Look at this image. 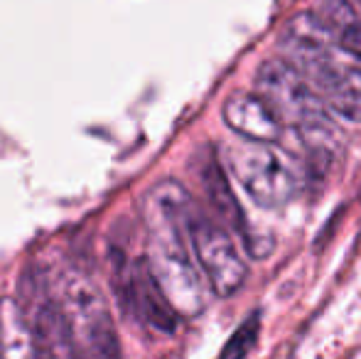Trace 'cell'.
<instances>
[{
  "mask_svg": "<svg viewBox=\"0 0 361 359\" xmlns=\"http://www.w3.org/2000/svg\"><path fill=\"white\" fill-rule=\"evenodd\" d=\"M143 221L147 229V269L172 310L180 317H195L204 310V286L190 256L187 221L197 202L177 180H160L143 197Z\"/></svg>",
  "mask_w": 361,
  "mask_h": 359,
  "instance_id": "obj_1",
  "label": "cell"
},
{
  "mask_svg": "<svg viewBox=\"0 0 361 359\" xmlns=\"http://www.w3.org/2000/svg\"><path fill=\"white\" fill-rule=\"evenodd\" d=\"M226 168L263 209H278L305 192L310 173L302 158L278 143L243 140L226 150Z\"/></svg>",
  "mask_w": 361,
  "mask_h": 359,
  "instance_id": "obj_2",
  "label": "cell"
},
{
  "mask_svg": "<svg viewBox=\"0 0 361 359\" xmlns=\"http://www.w3.org/2000/svg\"><path fill=\"white\" fill-rule=\"evenodd\" d=\"M54 296L72 327L76 352H84L89 359H123L109 305L84 273H64Z\"/></svg>",
  "mask_w": 361,
  "mask_h": 359,
  "instance_id": "obj_3",
  "label": "cell"
},
{
  "mask_svg": "<svg viewBox=\"0 0 361 359\" xmlns=\"http://www.w3.org/2000/svg\"><path fill=\"white\" fill-rule=\"evenodd\" d=\"M256 89L258 96L281 118V123L290 126L293 130L332 118L312 84L283 57L266 59L258 67Z\"/></svg>",
  "mask_w": 361,
  "mask_h": 359,
  "instance_id": "obj_4",
  "label": "cell"
},
{
  "mask_svg": "<svg viewBox=\"0 0 361 359\" xmlns=\"http://www.w3.org/2000/svg\"><path fill=\"white\" fill-rule=\"evenodd\" d=\"M187 239L214 296H236L248 278V266L238 254L233 236L221 224L212 221L200 207H195L187 221Z\"/></svg>",
  "mask_w": 361,
  "mask_h": 359,
  "instance_id": "obj_5",
  "label": "cell"
},
{
  "mask_svg": "<svg viewBox=\"0 0 361 359\" xmlns=\"http://www.w3.org/2000/svg\"><path fill=\"white\" fill-rule=\"evenodd\" d=\"M25 303H20L23 322L37 359H76L74 335L57 296L44 281H25Z\"/></svg>",
  "mask_w": 361,
  "mask_h": 359,
  "instance_id": "obj_6",
  "label": "cell"
},
{
  "mask_svg": "<svg viewBox=\"0 0 361 359\" xmlns=\"http://www.w3.org/2000/svg\"><path fill=\"white\" fill-rule=\"evenodd\" d=\"M278 44H281L283 59L293 64L310 84H314L339 64L337 42L314 13H298L295 18H290Z\"/></svg>",
  "mask_w": 361,
  "mask_h": 359,
  "instance_id": "obj_7",
  "label": "cell"
},
{
  "mask_svg": "<svg viewBox=\"0 0 361 359\" xmlns=\"http://www.w3.org/2000/svg\"><path fill=\"white\" fill-rule=\"evenodd\" d=\"M200 180H202V185H204V192H207V197H209L212 207H214L219 212V217L241 236L248 254H251L253 259H263V256L271 254L273 241L256 239V236L251 234V229H248L246 214H243L236 195H233L231 187H228L224 165L216 160L214 150H207L204 153V160H202V165H200Z\"/></svg>",
  "mask_w": 361,
  "mask_h": 359,
  "instance_id": "obj_8",
  "label": "cell"
},
{
  "mask_svg": "<svg viewBox=\"0 0 361 359\" xmlns=\"http://www.w3.org/2000/svg\"><path fill=\"white\" fill-rule=\"evenodd\" d=\"M123 298H126V305L133 308L135 315H138L145 325H150L152 330L165 332V335H172V332L177 330L180 315L172 310L167 298L162 296V291L157 288L145 259L135 261V264L130 266V271L126 273Z\"/></svg>",
  "mask_w": 361,
  "mask_h": 359,
  "instance_id": "obj_9",
  "label": "cell"
},
{
  "mask_svg": "<svg viewBox=\"0 0 361 359\" xmlns=\"http://www.w3.org/2000/svg\"><path fill=\"white\" fill-rule=\"evenodd\" d=\"M221 116L233 133L253 143H278L286 133V126L273 114L271 106L258 94L248 91H236L228 96L224 101Z\"/></svg>",
  "mask_w": 361,
  "mask_h": 359,
  "instance_id": "obj_10",
  "label": "cell"
},
{
  "mask_svg": "<svg viewBox=\"0 0 361 359\" xmlns=\"http://www.w3.org/2000/svg\"><path fill=\"white\" fill-rule=\"evenodd\" d=\"M322 104L342 118L361 123V67L337 64L312 84Z\"/></svg>",
  "mask_w": 361,
  "mask_h": 359,
  "instance_id": "obj_11",
  "label": "cell"
},
{
  "mask_svg": "<svg viewBox=\"0 0 361 359\" xmlns=\"http://www.w3.org/2000/svg\"><path fill=\"white\" fill-rule=\"evenodd\" d=\"M314 15L329 30L339 52L361 59V13L349 0H319Z\"/></svg>",
  "mask_w": 361,
  "mask_h": 359,
  "instance_id": "obj_12",
  "label": "cell"
},
{
  "mask_svg": "<svg viewBox=\"0 0 361 359\" xmlns=\"http://www.w3.org/2000/svg\"><path fill=\"white\" fill-rule=\"evenodd\" d=\"M258 332H261V312H251L246 320L238 325V330L228 337V342L224 345L221 357L219 359H246L248 352L256 347Z\"/></svg>",
  "mask_w": 361,
  "mask_h": 359,
  "instance_id": "obj_13",
  "label": "cell"
},
{
  "mask_svg": "<svg viewBox=\"0 0 361 359\" xmlns=\"http://www.w3.org/2000/svg\"><path fill=\"white\" fill-rule=\"evenodd\" d=\"M359 5H361V0H359Z\"/></svg>",
  "mask_w": 361,
  "mask_h": 359,
  "instance_id": "obj_14",
  "label": "cell"
}]
</instances>
